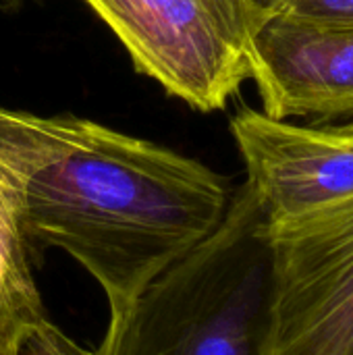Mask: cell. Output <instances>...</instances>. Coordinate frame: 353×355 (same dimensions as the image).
Returning a JSON list of instances; mask_svg holds the SVG:
<instances>
[{
	"instance_id": "cell-1",
	"label": "cell",
	"mask_w": 353,
	"mask_h": 355,
	"mask_svg": "<svg viewBox=\"0 0 353 355\" xmlns=\"http://www.w3.org/2000/svg\"><path fill=\"white\" fill-rule=\"evenodd\" d=\"M0 158L19 187L33 258L56 248L127 308L225 220L231 193L206 164L79 116L0 106Z\"/></svg>"
},
{
	"instance_id": "cell-2",
	"label": "cell",
	"mask_w": 353,
	"mask_h": 355,
	"mask_svg": "<svg viewBox=\"0 0 353 355\" xmlns=\"http://www.w3.org/2000/svg\"><path fill=\"white\" fill-rule=\"evenodd\" d=\"M268 300L266 220L243 187L202 245L110 314L94 355H262Z\"/></svg>"
},
{
	"instance_id": "cell-3",
	"label": "cell",
	"mask_w": 353,
	"mask_h": 355,
	"mask_svg": "<svg viewBox=\"0 0 353 355\" xmlns=\"http://www.w3.org/2000/svg\"><path fill=\"white\" fill-rule=\"evenodd\" d=\"M262 355H353V200L268 227Z\"/></svg>"
},
{
	"instance_id": "cell-4",
	"label": "cell",
	"mask_w": 353,
	"mask_h": 355,
	"mask_svg": "<svg viewBox=\"0 0 353 355\" xmlns=\"http://www.w3.org/2000/svg\"><path fill=\"white\" fill-rule=\"evenodd\" d=\"M135 69L191 108H223L250 79L246 48L210 0H85Z\"/></svg>"
},
{
	"instance_id": "cell-5",
	"label": "cell",
	"mask_w": 353,
	"mask_h": 355,
	"mask_svg": "<svg viewBox=\"0 0 353 355\" xmlns=\"http://www.w3.org/2000/svg\"><path fill=\"white\" fill-rule=\"evenodd\" d=\"M231 133L268 227L353 200V127L291 125L241 108Z\"/></svg>"
},
{
	"instance_id": "cell-6",
	"label": "cell",
	"mask_w": 353,
	"mask_h": 355,
	"mask_svg": "<svg viewBox=\"0 0 353 355\" xmlns=\"http://www.w3.org/2000/svg\"><path fill=\"white\" fill-rule=\"evenodd\" d=\"M246 54L264 114L353 127V27L277 12L256 29Z\"/></svg>"
},
{
	"instance_id": "cell-7",
	"label": "cell",
	"mask_w": 353,
	"mask_h": 355,
	"mask_svg": "<svg viewBox=\"0 0 353 355\" xmlns=\"http://www.w3.org/2000/svg\"><path fill=\"white\" fill-rule=\"evenodd\" d=\"M19 218V187L0 158V355H94L48 314Z\"/></svg>"
},
{
	"instance_id": "cell-8",
	"label": "cell",
	"mask_w": 353,
	"mask_h": 355,
	"mask_svg": "<svg viewBox=\"0 0 353 355\" xmlns=\"http://www.w3.org/2000/svg\"><path fill=\"white\" fill-rule=\"evenodd\" d=\"M221 19L235 35V40L248 50L250 37L256 29L279 12L283 0H210Z\"/></svg>"
},
{
	"instance_id": "cell-9",
	"label": "cell",
	"mask_w": 353,
	"mask_h": 355,
	"mask_svg": "<svg viewBox=\"0 0 353 355\" xmlns=\"http://www.w3.org/2000/svg\"><path fill=\"white\" fill-rule=\"evenodd\" d=\"M279 12L325 25L353 27V0H283Z\"/></svg>"
},
{
	"instance_id": "cell-10",
	"label": "cell",
	"mask_w": 353,
	"mask_h": 355,
	"mask_svg": "<svg viewBox=\"0 0 353 355\" xmlns=\"http://www.w3.org/2000/svg\"><path fill=\"white\" fill-rule=\"evenodd\" d=\"M27 2H40V0H0V12H4V15L17 12V10L23 8Z\"/></svg>"
}]
</instances>
